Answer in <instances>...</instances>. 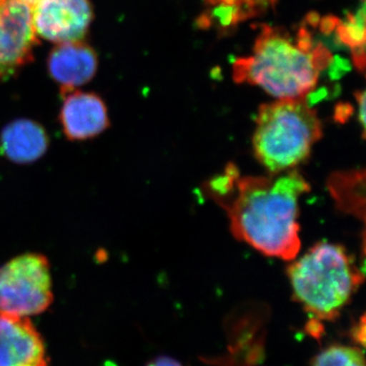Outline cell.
I'll use <instances>...</instances> for the list:
<instances>
[{
	"label": "cell",
	"instance_id": "cell-16",
	"mask_svg": "<svg viewBox=\"0 0 366 366\" xmlns=\"http://www.w3.org/2000/svg\"><path fill=\"white\" fill-rule=\"evenodd\" d=\"M358 104H360V119L362 125V132L365 134V92H358L356 93Z\"/></svg>",
	"mask_w": 366,
	"mask_h": 366
},
{
	"label": "cell",
	"instance_id": "cell-12",
	"mask_svg": "<svg viewBox=\"0 0 366 366\" xmlns=\"http://www.w3.org/2000/svg\"><path fill=\"white\" fill-rule=\"evenodd\" d=\"M327 184L337 208L344 213L365 220V170L356 169L333 173L327 179Z\"/></svg>",
	"mask_w": 366,
	"mask_h": 366
},
{
	"label": "cell",
	"instance_id": "cell-13",
	"mask_svg": "<svg viewBox=\"0 0 366 366\" xmlns=\"http://www.w3.org/2000/svg\"><path fill=\"white\" fill-rule=\"evenodd\" d=\"M310 366H365V354L358 347L335 344L320 351Z\"/></svg>",
	"mask_w": 366,
	"mask_h": 366
},
{
	"label": "cell",
	"instance_id": "cell-10",
	"mask_svg": "<svg viewBox=\"0 0 366 366\" xmlns=\"http://www.w3.org/2000/svg\"><path fill=\"white\" fill-rule=\"evenodd\" d=\"M48 71L66 95L93 79L98 69V55L85 41L56 44L48 56Z\"/></svg>",
	"mask_w": 366,
	"mask_h": 366
},
{
	"label": "cell",
	"instance_id": "cell-1",
	"mask_svg": "<svg viewBox=\"0 0 366 366\" xmlns=\"http://www.w3.org/2000/svg\"><path fill=\"white\" fill-rule=\"evenodd\" d=\"M206 190L225 209L236 239L268 257L296 259L301 245L298 204L310 190L297 170L240 177L236 166L228 164Z\"/></svg>",
	"mask_w": 366,
	"mask_h": 366
},
{
	"label": "cell",
	"instance_id": "cell-17",
	"mask_svg": "<svg viewBox=\"0 0 366 366\" xmlns=\"http://www.w3.org/2000/svg\"><path fill=\"white\" fill-rule=\"evenodd\" d=\"M21 1L26 2V4H30V6H33V4H36L38 0H21Z\"/></svg>",
	"mask_w": 366,
	"mask_h": 366
},
{
	"label": "cell",
	"instance_id": "cell-7",
	"mask_svg": "<svg viewBox=\"0 0 366 366\" xmlns=\"http://www.w3.org/2000/svg\"><path fill=\"white\" fill-rule=\"evenodd\" d=\"M36 33L55 44L85 40L94 19L91 0H38L32 6Z\"/></svg>",
	"mask_w": 366,
	"mask_h": 366
},
{
	"label": "cell",
	"instance_id": "cell-6",
	"mask_svg": "<svg viewBox=\"0 0 366 366\" xmlns=\"http://www.w3.org/2000/svg\"><path fill=\"white\" fill-rule=\"evenodd\" d=\"M38 43L32 6L21 0H0V83L33 61Z\"/></svg>",
	"mask_w": 366,
	"mask_h": 366
},
{
	"label": "cell",
	"instance_id": "cell-5",
	"mask_svg": "<svg viewBox=\"0 0 366 366\" xmlns=\"http://www.w3.org/2000/svg\"><path fill=\"white\" fill-rule=\"evenodd\" d=\"M53 301L51 271L45 255L25 254L0 267V314L30 317Z\"/></svg>",
	"mask_w": 366,
	"mask_h": 366
},
{
	"label": "cell",
	"instance_id": "cell-9",
	"mask_svg": "<svg viewBox=\"0 0 366 366\" xmlns=\"http://www.w3.org/2000/svg\"><path fill=\"white\" fill-rule=\"evenodd\" d=\"M62 97L59 120L67 139L88 141L109 129L108 108L98 94L74 90Z\"/></svg>",
	"mask_w": 366,
	"mask_h": 366
},
{
	"label": "cell",
	"instance_id": "cell-14",
	"mask_svg": "<svg viewBox=\"0 0 366 366\" xmlns=\"http://www.w3.org/2000/svg\"><path fill=\"white\" fill-rule=\"evenodd\" d=\"M365 4L356 16H350L346 23L339 28V37L343 42L350 45L354 49L365 52Z\"/></svg>",
	"mask_w": 366,
	"mask_h": 366
},
{
	"label": "cell",
	"instance_id": "cell-8",
	"mask_svg": "<svg viewBox=\"0 0 366 366\" xmlns=\"http://www.w3.org/2000/svg\"><path fill=\"white\" fill-rule=\"evenodd\" d=\"M0 366H48L44 341L30 317L0 314Z\"/></svg>",
	"mask_w": 366,
	"mask_h": 366
},
{
	"label": "cell",
	"instance_id": "cell-2",
	"mask_svg": "<svg viewBox=\"0 0 366 366\" xmlns=\"http://www.w3.org/2000/svg\"><path fill=\"white\" fill-rule=\"evenodd\" d=\"M330 60L326 48L315 47L305 30L295 41L281 29L264 26L252 54L235 62L234 79L278 100H302L315 90Z\"/></svg>",
	"mask_w": 366,
	"mask_h": 366
},
{
	"label": "cell",
	"instance_id": "cell-15",
	"mask_svg": "<svg viewBox=\"0 0 366 366\" xmlns=\"http://www.w3.org/2000/svg\"><path fill=\"white\" fill-rule=\"evenodd\" d=\"M147 366H182L179 361L174 358L167 357V356H160L151 360Z\"/></svg>",
	"mask_w": 366,
	"mask_h": 366
},
{
	"label": "cell",
	"instance_id": "cell-3",
	"mask_svg": "<svg viewBox=\"0 0 366 366\" xmlns=\"http://www.w3.org/2000/svg\"><path fill=\"white\" fill-rule=\"evenodd\" d=\"M287 276L293 297L315 319L334 320L365 281L342 245L319 242L291 262Z\"/></svg>",
	"mask_w": 366,
	"mask_h": 366
},
{
	"label": "cell",
	"instance_id": "cell-4",
	"mask_svg": "<svg viewBox=\"0 0 366 366\" xmlns=\"http://www.w3.org/2000/svg\"><path fill=\"white\" fill-rule=\"evenodd\" d=\"M252 147L255 158L271 173L305 162L322 136L314 108L302 100H277L259 107Z\"/></svg>",
	"mask_w": 366,
	"mask_h": 366
},
{
	"label": "cell",
	"instance_id": "cell-11",
	"mask_svg": "<svg viewBox=\"0 0 366 366\" xmlns=\"http://www.w3.org/2000/svg\"><path fill=\"white\" fill-rule=\"evenodd\" d=\"M49 144L45 127L28 118L9 122L0 132V154L16 164L36 162L45 155Z\"/></svg>",
	"mask_w": 366,
	"mask_h": 366
}]
</instances>
